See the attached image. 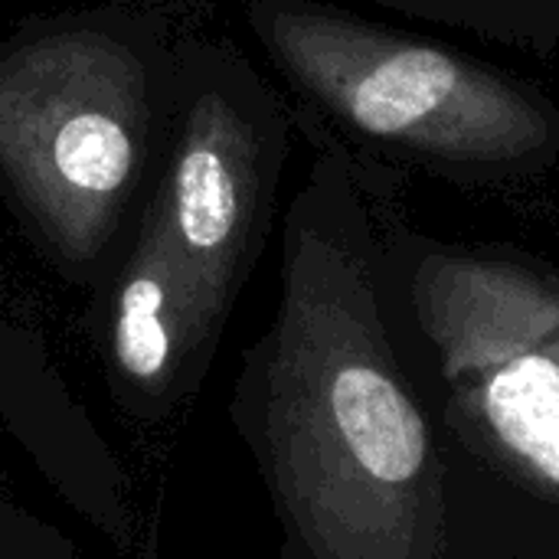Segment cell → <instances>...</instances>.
<instances>
[{
    "instance_id": "obj_1",
    "label": "cell",
    "mask_w": 559,
    "mask_h": 559,
    "mask_svg": "<svg viewBox=\"0 0 559 559\" xmlns=\"http://www.w3.org/2000/svg\"><path fill=\"white\" fill-rule=\"evenodd\" d=\"M183 39L147 7L39 13L0 36V197L39 259L92 295L154 193Z\"/></svg>"
},
{
    "instance_id": "obj_2",
    "label": "cell",
    "mask_w": 559,
    "mask_h": 559,
    "mask_svg": "<svg viewBox=\"0 0 559 559\" xmlns=\"http://www.w3.org/2000/svg\"><path fill=\"white\" fill-rule=\"evenodd\" d=\"M246 26L314 108L344 128L452 160L547 144V115L501 75L311 0H249Z\"/></svg>"
},
{
    "instance_id": "obj_3",
    "label": "cell",
    "mask_w": 559,
    "mask_h": 559,
    "mask_svg": "<svg viewBox=\"0 0 559 559\" xmlns=\"http://www.w3.org/2000/svg\"><path fill=\"white\" fill-rule=\"evenodd\" d=\"M285 160V118L249 59L183 39L177 98L151 206L200 298L229 318L265 242Z\"/></svg>"
},
{
    "instance_id": "obj_4",
    "label": "cell",
    "mask_w": 559,
    "mask_h": 559,
    "mask_svg": "<svg viewBox=\"0 0 559 559\" xmlns=\"http://www.w3.org/2000/svg\"><path fill=\"white\" fill-rule=\"evenodd\" d=\"M223 324L147 203L124 255L88 295V334L115 406L141 426L183 409L210 373Z\"/></svg>"
},
{
    "instance_id": "obj_5",
    "label": "cell",
    "mask_w": 559,
    "mask_h": 559,
    "mask_svg": "<svg viewBox=\"0 0 559 559\" xmlns=\"http://www.w3.org/2000/svg\"><path fill=\"white\" fill-rule=\"evenodd\" d=\"M0 423L46 485L118 550L138 537L131 478L39 331L0 285Z\"/></svg>"
},
{
    "instance_id": "obj_6",
    "label": "cell",
    "mask_w": 559,
    "mask_h": 559,
    "mask_svg": "<svg viewBox=\"0 0 559 559\" xmlns=\"http://www.w3.org/2000/svg\"><path fill=\"white\" fill-rule=\"evenodd\" d=\"M491 416L498 429L544 472L559 478V367L550 357H514L491 380Z\"/></svg>"
},
{
    "instance_id": "obj_7",
    "label": "cell",
    "mask_w": 559,
    "mask_h": 559,
    "mask_svg": "<svg viewBox=\"0 0 559 559\" xmlns=\"http://www.w3.org/2000/svg\"><path fill=\"white\" fill-rule=\"evenodd\" d=\"M0 559H82L75 544L0 491Z\"/></svg>"
},
{
    "instance_id": "obj_8",
    "label": "cell",
    "mask_w": 559,
    "mask_h": 559,
    "mask_svg": "<svg viewBox=\"0 0 559 559\" xmlns=\"http://www.w3.org/2000/svg\"><path fill=\"white\" fill-rule=\"evenodd\" d=\"M138 559H160V537H157L154 527H151V534L144 537V544L138 547Z\"/></svg>"
},
{
    "instance_id": "obj_9",
    "label": "cell",
    "mask_w": 559,
    "mask_h": 559,
    "mask_svg": "<svg viewBox=\"0 0 559 559\" xmlns=\"http://www.w3.org/2000/svg\"><path fill=\"white\" fill-rule=\"evenodd\" d=\"M3 481H7V475H3V465H0V491H7V488H3Z\"/></svg>"
}]
</instances>
